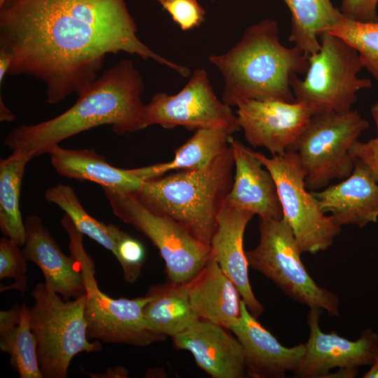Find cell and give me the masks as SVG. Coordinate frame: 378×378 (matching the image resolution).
Returning <instances> with one entry per match:
<instances>
[{"label": "cell", "mask_w": 378, "mask_h": 378, "mask_svg": "<svg viewBox=\"0 0 378 378\" xmlns=\"http://www.w3.org/2000/svg\"><path fill=\"white\" fill-rule=\"evenodd\" d=\"M192 307L200 320L230 330L239 319L241 295L211 254L203 268L186 283Z\"/></svg>", "instance_id": "44dd1931"}, {"label": "cell", "mask_w": 378, "mask_h": 378, "mask_svg": "<svg viewBox=\"0 0 378 378\" xmlns=\"http://www.w3.org/2000/svg\"><path fill=\"white\" fill-rule=\"evenodd\" d=\"M6 0H0V6H1Z\"/></svg>", "instance_id": "ab89813d"}, {"label": "cell", "mask_w": 378, "mask_h": 378, "mask_svg": "<svg viewBox=\"0 0 378 378\" xmlns=\"http://www.w3.org/2000/svg\"><path fill=\"white\" fill-rule=\"evenodd\" d=\"M358 368H339L336 372L328 373L325 377H355L358 373Z\"/></svg>", "instance_id": "d590c367"}, {"label": "cell", "mask_w": 378, "mask_h": 378, "mask_svg": "<svg viewBox=\"0 0 378 378\" xmlns=\"http://www.w3.org/2000/svg\"><path fill=\"white\" fill-rule=\"evenodd\" d=\"M321 309L310 308L307 315L309 336L295 377H325L335 368H358L371 365L378 349V334L370 328L364 330L360 337L349 340L332 331L323 332L319 326Z\"/></svg>", "instance_id": "5bb4252c"}, {"label": "cell", "mask_w": 378, "mask_h": 378, "mask_svg": "<svg viewBox=\"0 0 378 378\" xmlns=\"http://www.w3.org/2000/svg\"><path fill=\"white\" fill-rule=\"evenodd\" d=\"M328 31L353 47L358 52L363 67L378 81V20L358 22L340 15Z\"/></svg>", "instance_id": "f1b7e54d"}, {"label": "cell", "mask_w": 378, "mask_h": 378, "mask_svg": "<svg viewBox=\"0 0 378 378\" xmlns=\"http://www.w3.org/2000/svg\"><path fill=\"white\" fill-rule=\"evenodd\" d=\"M144 257V246L129 234L121 242L115 257L127 282L134 283L137 281L141 274Z\"/></svg>", "instance_id": "4dcf8cb0"}, {"label": "cell", "mask_w": 378, "mask_h": 378, "mask_svg": "<svg viewBox=\"0 0 378 378\" xmlns=\"http://www.w3.org/2000/svg\"><path fill=\"white\" fill-rule=\"evenodd\" d=\"M371 113L377 127V136L366 142L356 141L351 150V155L368 168L378 183V101L372 105Z\"/></svg>", "instance_id": "d6a6232c"}, {"label": "cell", "mask_w": 378, "mask_h": 378, "mask_svg": "<svg viewBox=\"0 0 378 378\" xmlns=\"http://www.w3.org/2000/svg\"><path fill=\"white\" fill-rule=\"evenodd\" d=\"M378 0H342L339 8L341 15L358 22H373L378 20Z\"/></svg>", "instance_id": "836d02e7"}, {"label": "cell", "mask_w": 378, "mask_h": 378, "mask_svg": "<svg viewBox=\"0 0 378 378\" xmlns=\"http://www.w3.org/2000/svg\"><path fill=\"white\" fill-rule=\"evenodd\" d=\"M276 183L283 218L291 228L302 253L314 254L332 246L341 227L323 213L305 185V174L297 155L287 150L267 158L251 150Z\"/></svg>", "instance_id": "30bf717a"}, {"label": "cell", "mask_w": 378, "mask_h": 378, "mask_svg": "<svg viewBox=\"0 0 378 378\" xmlns=\"http://www.w3.org/2000/svg\"><path fill=\"white\" fill-rule=\"evenodd\" d=\"M0 349L9 354L10 365L20 378H43L25 304L0 312Z\"/></svg>", "instance_id": "cb8c5ba5"}, {"label": "cell", "mask_w": 378, "mask_h": 378, "mask_svg": "<svg viewBox=\"0 0 378 378\" xmlns=\"http://www.w3.org/2000/svg\"><path fill=\"white\" fill-rule=\"evenodd\" d=\"M260 241L246 251L248 265L274 282L288 296L309 308L339 316L336 295L318 286L300 258L302 251L287 222L260 218Z\"/></svg>", "instance_id": "9c48e42d"}, {"label": "cell", "mask_w": 378, "mask_h": 378, "mask_svg": "<svg viewBox=\"0 0 378 378\" xmlns=\"http://www.w3.org/2000/svg\"><path fill=\"white\" fill-rule=\"evenodd\" d=\"M20 247L8 237L0 239V278L15 279L10 286H1V291L12 288L24 292L27 288V260Z\"/></svg>", "instance_id": "f546056e"}, {"label": "cell", "mask_w": 378, "mask_h": 378, "mask_svg": "<svg viewBox=\"0 0 378 378\" xmlns=\"http://www.w3.org/2000/svg\"><path fill=\"white\" fill-rule=\"evenodd\" d=\"M157 1L160 3V5H162L163 4H164V3L167 2V1H169L171 0H157Z\"/></svg>", "instance_id": "f35d334b"}, {"label": "cell", "mask_w": 378, "mask_h": 378, "mask_svg": "<svg viewBox=\"0 0 378 378\" xmlns=\"http://www.w3.org/2000/svg\"><path fill=\"white\" fill-rule=\"evenodd\" d=\"M234 162L232 188L225 204L257 214L260 218L280 219L283 211L274 179L252 153L232 136L229 139Z\"/></svg>", "instance_id": "e0dca14e"}, {"label": "cell", "mask_w": 378, "mask_h": 378, "mask_svg": "<svg viewBox=\"0 0 378 378\" xmlns=\"http://www.w3.org/2000/svg\"><path fill=\"white\" fill-rule=\"evenodd\" d=\"M24 227V255L39 267L47 287L64 300L85 295V280L78 263L71 255L63 253L42 219L29 216Z\"/></svg>", "instance_id": "ac0fdd59"}, {"label": "cell", "mask_w": 378, "mask_h": 378, "mask_svg": "<svg viewBox=\"0 0 378 378\" xmlns=\"http://www.w3.org/2000/svg\"><path fill=\"white\" fill-rule=\"evenodd\" d=\"M239 319L232 331L242 346L247 375L253 378H282L294 372L304 351V344L293 347L283 346L265 328L241 300Z\"/></svg>", "instance_id": "2e32d148"}, {"label": "cell", "mask_w": 378, "mask_h": 378, "mask_svg": "<svg viewBox=\"0 0 378 378\" xmlns=\"http://www.w3.org/2000/svg\"><path fill=\"white\" fill-rule=\"evenodd\" d=\"M363 378H378V349L374 358L370 368L363 375Z\"/></svg>", "instance_id": "74e56055"}, {"label": "cell", "mask_w": 378, "mask_h": 378, "mask_svg": "<svg viewBox=\"0 0 378 378\" xmlns=\"http://www.w3.org/2000/svg\"><path fill=\"white\" fill-rule=\"evenodd\" d=\"M144 89L143 78L133 62L122 59L78 94L68 110L48 120L13 128L4 143L32 159L48 153L64 139L103 125H111L119 134L143 130Z\"/></svg>", "instance_id": "7a4b0ae2"}, {"label": "cell", "mask_w": 378, "mask_h": 378, "mask_svg": "<svg viewBox=\"0 0 378 378\" xmlns=\"http://www.w3.org/2000/svg\"><path fill=\"white\" fill-rule=\"evenodd\" d=\"M291 14L289 41L309 56L320 48L319 35L328 31L341 13L330 0H283Z\"/></svg>", "instance_id": "484cf974"}, {"label": "cell", "mask_w": 378, "mask_h": 378, "mask_svg": "<svg viewBox=\"0 0 378 378\" xmlns=\"http://www.w3.org/2000/svg\"><path fill=\"white\" fill-rule=\"evenodd\" d=\"M153 125L165 129L179 126L188 130L218 129L231 135L241 130L231 106L217 98L203 69H195L176 94L159 92L153 96L144 106L143 127Z\"/></svg>", "instance_id": "7c38bea8"}, {"label": "cell", "mask_w": 378, "mask_h": 378, "mask_svg": "<svg viewBox=\"0 0 378 378\" xmlns=\"http://www.w3.org/2000/svg\"><path fill=\"white\" fill-rule=\"evenodd\" d=\"M31 158L13 150L0 161V229L4 237L20 247L25 241V227L20 209V188L27 163Z\"/></svg>", "instance_id": "4316f807"}, {"label": "cell", "mask_w": 378, "mask_h": 378, "mask_svg": "<svg viewBox=\"0 0 378 378\" xmlns=\"http://www.w3.org/2000/svg\"><path fill=\"white\" fill-rule=\"evenodd\" d=\"M209 60L223 76L222 101L230 106L247 99L295 102L290 81L309 67V56L281 43L277 22L272 19L249 26L233 48Z\"/></svg>", "instance_id": "3957f363"}, {"label": "cell", "mask_w": 378, "mask_h": 378, "mask_svg": "<svg viewBox=\"0 0 378 378\" xmlns=\"http://www.w3.org/2000/svg\"><path fill=\"white\" fill-rule=\"evenodd\" d=\"M253 216L250 211L225 204L218 214L210 247L218 265L235 284L247 309L257 318L264 307L251 289L249 265L243 247L244 231Z\"/></svg>", "instance_id": "d6986e66"}, {"label": "cell", "mask_w": 378, "mask_h": 378, "mask_svg": "<svg viewBox=\"0 0 378 378\" xmlns=\"http://www.w3.org/2000/svg\"><path fill=\"white\" fill-rule=\"evenodd\" d=\"M368 122L357 111L327 112L312 115L307 127L289 148L305 174L308 190L316 191L333 180H343L353 172L351 150Z\"/></svg>", "instance_id": "ba28073f"}, {"label": "cell", "mask_w": 378, "mask_h": 378, "mask_svg": "<svg viewBox=\"0 0 378 378\" xmlns=\"http://www.w3.org/2000/svg\"><path fill=\"white\" fill-rule=\"evenodd\" d=\"M48 153L52 167L59 174L69 178L92 181L103 189L133 195L145 183L136 168L124 169L114 167L94 150L67 149L57 145Z\"/></svg>", "instance_id": "7402d4cb"}, {"label": "cell", "mask_w": 378, "mask_h": 378, "mask_svg": "<svg viewBox=\"0 0 378 378\" xmlns=\"http://www.w3.org/2000/svg\"><path fill=\"white\" fill-rule=\"evenodd\" d=\"M137 30L125 0H6L0 6V47L13 55L8 74L43 81L50 104L94 82L108 54L136 55L190 75L150 50Z\"/></svg>", "instance_id": "6da1fadb"}, {"label": "cell", "mask_w": 378, "mask_h": 378, "mask_svg": "<svg viewBox=\"0 0 378 378\" xmlns=\"http://www.w3.org/2000/svg\"><path fill=\"white\" fill-rule=\"evenodd\" d=\"M233 170L229 146L206 168L180 170L146 181L131 195L148 210L174 220L196 239L210 246L218 214L232 188Z\"/></svg>", "instance_id": "277c9868"}, {"label": "cell", "mask_w": 378, "mask_h": 378, "mask_svg": "<svg viewBox=\"0 0 378 378\" xmlns=\"http://www.w3.org/2000/svg\"><path fill=\"white\" fill-rule=\"evenodd\" d=\"M34 304L28 307L30 327L37 343V355L43 378H66L73 358L81 352L101 350L99 342H90L84 316L86 295L64 300L45 283L31 292Z\"/></svg>", "instance_id": "5b68a950"}, {"label": "cell", "mask_w": 378, "mask_h": 378, "mask_svg": "<svg viewBox=\"0 0 378 378\" xmlns=\"http://www.w3.org/2000/svg\"><path fill=\"white\" fill-rule=\"evenodd\" d=\"M61 224L69 239L71 255L78 263L85 280L84 316L88 339L136 346L164 341L167 337L150 330L144 319V308L149 296L115 299L103 293L95 279L93 260L85 250L83 234L66 214Z\"/></svg>", "instance_id": "8992f818"}, {"label": "cell", "mask_w": 378, "mask_h": 378, "mask_svg": "<svg viewBox=\"0 0 378 378\" xmlns=\"http://www.w3.org/2000/svg\"><path fill=\"white\" fill-rule=\"evenodd\" d=\"M13 60V55L10 51L0 47V83L1 84L6 74H8Z\"/></svg>", "instance_id": "e575fe53"}, {"label": "cell", "mask_w": 378, "mask_h": 378, "mask_svg": "<svg viewBox=\"0 0 378 378\" xmlns=\"http://www.w3.org/2000/svg\"><path fill=\"white\" fill-rule=\"evenodd\" d=\"M15 118V115L8 109L0 98V120L3 122H11Z\"/></svg>", "instance_id": "8d00e7d4"}, {"label": "cell", "mask_w": 378, "mask_h": 378, "mask_svg": "<svg viewBox=\"0 0 378 378\" xmlns=\"http://www.w3.org/2000/svg\"><path fill=\"white\" fill-rule=\"evenodd\" d=\"M319 50L309 56L304 79L293 78L290 86L295 102L307 106L314 114L351 110L356 92L370 88L368 78H360L363 68L358 52L341 38L328 31L319 35Z\"/></svg>", "instance_id": "52a82bcc"}, {"label": "cell", "mask_w": 378, "mask_h": 378, "mask_svg": "<svg viewBox=\"0 0 378 378\" xmlns=\"http://www.w3.org/2000/svg\"><path fill=\"white\" fill-rule=\"evenodd\" d=\"M161 6L183 31L197 27L204 21L205 10L197 0H171Z\"/></svg>", "instance_id": "1f68e13d"}, {"label": "cell", "mask_w": 378, "mask_h": 378, "mask_svg": "<svg viewBox=\"0 0 378 378\" xmlns=\"http://www.w3.org/2000/svg\"><path fill=\"white\" fill-rule=\"evenodd\" d=\"M146 295L150 300L144 308V316L154 332L172 337L200 320L190 303L186 283L152 286Z\"/></svg>", "instance_id": "603a6c76"}, {"label": "cell", "mask_w": 378, "mask_h": 378, "mask_svg": "<svg viewBox=\"0 0 378 378\" xmlns=\"http://www.w3.org/2000/svg\"><path fill=\"white\" fill-rule=\"evenodd\" d=\"M232 135L218 129H200L175 150L172 160L143 167L146 180L162 176L166 172L180 170H200L208 167L229 148Z\"/></svg>", "instance_id": "d4e9b609"}, {"label": "cell", "mask_w": 378, "mask_h": 378, "mask_svg": "<svg viewBox=\"0 0 378 378\" xmlns=\"http://www.w3.org/2000/svg\"><path fill=\"white\" fill-rule=\"evenodd\" d=\"M236 116L246 141L272 155L286 153L307 127L312 111L305 104L277 99H247L237 105Z\"/></svg>", "instance_id": "4fadbf2b"}, {"label": "cell", "mask_w": 378, "mask_h": 378, "mask_svg": "<svg viewBox=\"0 0 378 378\" xmlns=\"http://www.w3.org/2000/svg\"><path fill=\"white\" fill-rule=\"evenodd\" d=\"M321 211L340 226L363 227L378 218V183L368 168L355 160L351 174L338 183L310 190Z\"/></svg>", "instance_id": "ffe728a7"}, {"label": "cell", "mask_w": 378, "mask_h": 378, "mask_svg": "<svg viewBox=\"0 0 378 378\" xmlns=\"http://www.w3.org/2000/svg\"><path fill=\"white\" fill-rule=\"evenodd\" d=\"M103 190L113 214L158 249L169 281L187 283L206 264L211 255L210 246L196 239L182 225L148 210L131 195Z\"/></svg>", "instance_id": "8fae6325"}, {"label": "cell", "mask_w": 378, "mask_h": 378, "mask_svg": "<svg viewBox=\"0 0 378 378\" xmlns=\"http://www.w3.org/2000/svg\"><path fill=\"white\" fill-rule=\"evenodd\" d=\"M226 328L198 320L172 337L175 346L190 351L197 365L214 378L247 377L244 353L237 337Z\"/></svg>", "instance_id": "9a60e30c"}, {"label": "cell", "mask_w": 378, "mask_h": 378, "mask_svg": "<svg viewBox=\"0 0 378 378\" xmlns=\"http://www.w3.org/2000/svg\"><path fill=\"white\" fill-rule=\"evenodd\" d=\"M45 197L47 202L60 207L66 214L76 228L94 240L115 257L122 240L129 233L113 224H105L91 216L83 208L72 187L57 184L48 188Z\"/></svg>", "instance_id": "83f0119b"}]
</instances>
